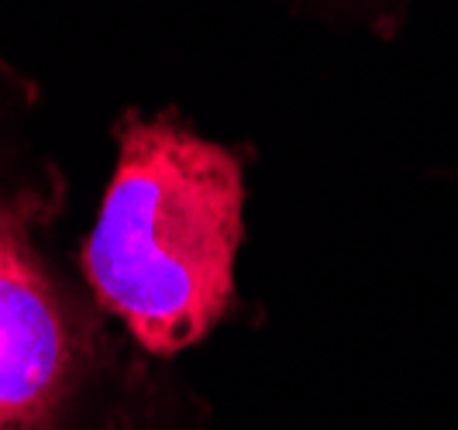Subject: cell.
I'll return each mask as SVG.
<instances>
[{"instance_id": "obj_1", "label": "cell", "mask_w": 458, "mask_h": 430, "mask_svg": "<svg viewBox=\"0 0 458 430\" xmlns=\"http://www.w3.org/2000/svg\"><path fill=\"white\" fill-rule=\"evenodd\" d=\"M59 165L0 152V430H207L210 407L48 249Z\"/></svg>"}, {"instance_id": "obj_2", "label": "cell", "mask_w": 458, "mask_h": 430, "mask_svg": "<svg viewBox=\"0 0 458 430\" xmlns=\"http://www.w3.org/2000/svg\"><path fill=\"white\" fill-rule=\"evenodd\" d=\"M114 141V173L80 249V272L141 351L173 362L238 299L245 159L173 114H124Z\"/></svg>"}, {"instance_id": "obj_3", "label": "cell", "mask_w": 458, "mask_h": 430, "mask_svg": "<svg viewBox=\"0 0 458 430\" xmlns=\"http://www.w3.org/2000/svg\"><path fill=\"white\" fill-rule=\"evenodd\" d=\"M452 176H455V180H458V173H452Z\"/></svg>"}]
</instances>
